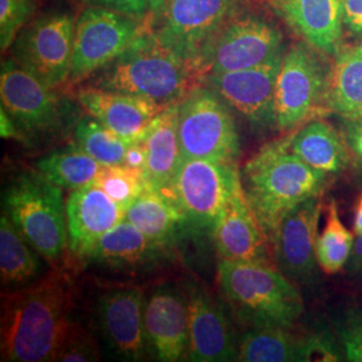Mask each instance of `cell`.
Masks as SVG:
<instances>
[{
	"label": "cell",
	"mask_w": 362,
	"mask_h": 362,
	"mask_svg": "<svg viewBox=\"0 0 362 362\" xmlns=\"http://www.w3.org/2000/svg\"><path fill=\"white\" fill-rule=\"evenodd\" d=\"M74 288L55 266L42 278L1 296V361H55L73 322Z\"/></svg>",
	"instance_id": "1"
},
{
	"label": "cell",
	"mask_w": 362,
	"mask_h": 362,
	"mask_svg": "<svg viewBox=\"0 0 362 362\" xmlns=\"http://www.w3.org/2000/svg\"><path fill=\"white\" fill-rule=\"evenodd\" d=\"M247 202L272 247L286 215L305 200L321 196L327 175L311 168L288 148V134L264 145L240 170Z\"/></svg>",
	"instance_id": "2"
},
{
	"label": "cell",
	"mask_w": 362,
	"mask_h": 362,
	"mask_svg": "<svg viewBox=\"0 0 362 362\" xmlns=\"http://www.w3.org/2000/svg\"><path fill=\"white\" fill-rule=\"evenodd\" d=\"M199 78L192 66L146 30L115 61L94 73L88 86L168 106L181 101Z\"/></svg>",
	"instance_id": "3"
},
{
	"label": "cell",
	"mask_w": 362,
	"mask_h": 362,
	"mask_svg": "<svg viewBox=\"0 0 362 362\" xmlns=\"http://www.w3.org/2000/svg\"><path fill=\"white\" fill-rule=\"evenodd\" d=\"M218 284L248 327L293 329L305 311L297 286L272 262L220 259Z\"/></svg>",
	"instance_id": "4"
},
{
	"label": "cell",
	"mask_w": 362,
	"mask_h": 362,
	"mask_svg": "<svg viewBox=\"0 0 362 362\" xmlns=\"http://www.w3.org/2000/svg\"><path fill=\"white\" fill-rule=\"evenodd\" d=\"M3 211L42 258L59 266L69 250L62 188L38 170L22 172L4 189Z\"/></svg>",
	"instance_id": "5"
},
{
	"label": "cell",
	"mask_w": 362,
	"mask_h": 362,
	"mask_svg": "<svg viewBox=\"0 0 362 362\" xmlns=\"http://www.w3.org/2000/svg\"><path fill=\"white\" fill-rule=\"evenodd\" d=\"M330 71L326 54L305 40L286 50L275 88L276 129L290 132L332 113Z\"/></svg>",
	"instance_id": "6"
},
{
	"label": "cell",
	"mask_w": 362,
	"mask_h": 362,
	"mask_svg": "<svg viewBox=\"0 0 362 362\" xmlns=\"http://www.w3.org/2000/svg\"><path fill=\"white\" fill-rule=\"evenodd\" d=\"M177 129L184 160L238 163L240 139L235 119L228 105L206 83L194 85L179 103Z\"/></svg>",
	"instance_id": "7"
},
{
	"label": "cell",
	"mask_w": 362,
	"mask_h": 362,
	"mask_svg": "<svg viewBox=\"0 0 362 362\" xmlns=\"http://www.w3.org/2000/svg\"><path fill=\"white\" fill-rule=\"evenodd\" d=\"M242 0H169L153 25L168 49L194 67H200L211 45L224 26L240 13Z\"/></svg>",
	"instance_id": "8"
},
{
	"label": "cell",
	"mask_w": 362,
	"mask_h": 362,
	"mask_svg": "<svg viewBox=\"0 0 362 362\" xmlns=\"http://www.w3.org/2000/svg\"><path fill=\"white\" fill-rule=\"evenodd\" d=\"M240 181V170L236 164L185 158L170 185L161 191L176 202L188 220L189 228L212 235Z\"/></svg>",
	"instance_id": "9"
},
{
	"label": "cell",
	"mask_w": 362,
	"mask_h": 362,
	"mask_svg": "<svg viewBox=\"0 0 362 362\" xmlns=\"http://www.w3.org/2000/svg\"><path fill=\"white\" fill-rule=\"evenodd\" d=\"M77 18L52 11L30 21L13 40L10 52L16 64L50 88L69 82Z\"/></svg>",
	"instance_id": "10"
},
{
	"label": "cell",
	"mask_w": 362,
	"mask_h": 362,
	"mask_svg": "<svg viewBox=\"0 0 362 362\" xmlns=\"http://www.w3.org/2000/svg\"><path fill=\"white\" fill-rule=\"evenodd\" d=\"M148 25L125 13L89 6L77 18L70 77L67 83H78L109 65L136 39Z\"/></svg>",
	"instance_id": "11"
},
{
	"label": "cell",
	"mask_w": 362,
	"mask_h": 362,
	"mask_svg": "<svg viewBox=\"0 0 362 362\" xmlns=\"http://www.w3.org/2000/svg\"><path fill=\"white\" fill-rule=\"evenodd\" d=\"M279 27L262 15L238 13L214 40L200 67L202 78L267 65L285 54Z\"/></svg>",
	"instance_id": "12"
},
{
	"label": "cell",
	"mask_w": 362,
	"mask_h": 362,
	"mask_svg": "<svg viewBox=\"0 0 362 362\" xmlns=\"http://www.w3.org/2000/svg\"><path fill=\"white\" fill-rule=\"evenodd\" d=\"M0 97L25 141L61 129L67 118L65 100L13 58L1 62Z\"/></svg>",
	"instance_id": "13"
},
{
	"label": "cell",
	"mask_w": 362,
	"mask_h": 362,
	"mask_svg": "<svg viewBox=\"0 0 362 362\" xmlns=\"http://www.w3.org/2000/svg\"><path fill=\"white\" fill-rule=\"evenodd\" d=\"M282 58L284 55L267 65L246 70L211 73L202 78V81L230 109L243 117L251 128H276L275 88Z\"/></svg>",
	"instance_id": "14"
},
{
	"label": "cell",
	"mask_w": 362,
	"mask_h": 362,
	"mask_svg": "<svg viewBox=\"0 0 362 362\" xmlns=\"http://www.w3.org/2000/svg\"><path fill=\"white\" fill-rule=\"evenodd\" d=\"M321 211V196L298 204L281 221L272 240L276 267L293 282L308 285L315 275Z\"/></svg>",
	"instance_id": "15"
},
{
	"label": "cell",
	"mask_w": 362,
	"mask_h": 362,
	"mask_svg": "<svg viewBox=\"0 0 362 362\" xmlns=\"http://www.w3.org/2000/svg\"><path fill=\"white\" fill-rule=\"evenodd\" d=\"M188 306L187 360L194 362L238 361L239 337L219 303L202 287H191Z\"/></svg>",
	"instance_id": "16"
},
{
	"label": "cell",
	"mask_w": 362,
	"mask_h": 362,
	"mask_svg": "<svg viewBox=\"0 0 362 362\" xmlns=\"http://www.w3.org/2000/svg\"><path fill=\"white\" fill-rule=\"evenodd\" d=\"M145 297L140 287L106 291L97 305V318L105 342L118 358L143 361L149 354L144 329Z\"/></svg>",
	"instance_id": "17"
},
{
	"label": "cell",
	"mask_w": 362,
	"mask_h": 362,
	"mask_svg": "<svg viewBox=\"0 0 362 362\" xmlns=\"http://www.w3.org/2000/svg\"><path fill=\"white\" fill-rule=\"evenodd\" d=\"M144 329L149 354L163 362L187 360V298L173 286L155 288L144 305Z\"/></svg>",
	"instance_id": "18"
},
{
	"label": "cell",
	"mask_w": 362,
	"mask_h": 362,
	"mask_svg": "<svg viewBox=\"0 0 362 362\" xmlns=\"http://www.w3.org/2000/svg\"><path fill=\"white\" fill-rule=\"evenodd\" d=\"M125 216L127 211L94 184L71 191L66 199L69 250L77 258H90L101 238Z\"/></svg>",
	"instance_id": "19"
},
{
	"label": "cell",
	"mask_w": 362,
	"mask_h": 362,
	"mask_svg": "<svg viewBox=\"0 0 362 362\" xmlns=\"http://www.w3.org/2000/svg\"><path fill=\"white\" fill-rule=\"evenodd\" d=\"M334 346L322 336L298 337L286 327H248L239 337L238 361H337Z\"/></svg>",
	"instance_id": "20"
},
{
	"label": "cell",
	"mask_w": 362,
	"mask_h": 362,
	"mask_svg": "<svg viewBox=\"0 0 362 362\" xmlns=\"http://www.w3.org/2000/svg\"><path fill=\"white\" fill-rule=\"evenodd\" d=\"M77 100L89 116L129 143H139L152 121L167 107L139 95L91 86L79 89Z\"/></svg>",
	"instance_id": "21"
},
{
	"label": "cell",
	"mask_w": 362,
	"mask_h": 362,
	"mask_svg": "<svg viewBox=\"0 0 362 362\" xmlns=\"http://www.w3.org/2000/svg\"><path fill=\"white\" fill-rule=\"evenodd\" d=\"M220 259L233 262H272L270 246L247 202L242 181L233 189L212 233Z\"/></svg>",
	"instance_id": "22"
},
{
	"label": "cell",
	"mask_w": 362,
	"mask_h": 362,
	"mask_svg": "<svg viewBox=\"0 0 362 362\" xmlns=\"http://www.w3.org/2000/svg\"><path fill=\"white\" fill-rule=\"evenodd\" d=\"M302 40L326 55L342 46L345 27L339 0H263Z\"/></svg>",
	"instance_id": "23"
},
{
	"label": "cell",
	"mask_w": 362,
	"mask_h": 362,
	"mask_svg": "<svg viewBox=\"0 0 362 362\" xmlns=\"http://www.w3.org/2000/svg\"><path fill=\"white\" fill-rule=\"evenodd\" d=\"M179 103L169 105L156 117L139 141L146 151L143 175L151 189L168 188L184 161L177 129Z\"/></svg>",
	"instance_id": "24"
},
{
	"label": "cell",
	"mask_w": 362,
	"mask_h": 362,
	"mask_svg": "<svg viewBox=\"0 0 362 362\" xmlns=\"http://www.w3.org/2000/svg\"><path fill=\"white\" fill-rule=\"evenodd\" d=\"M288 148L311 168L325 175H339L349 164L350 148L345 134L322 118L303 124L288 133Z\"/></svg>",
	"instance_id": "25"
},
{
	"label": "cell",
	"mask_w": 362,
	"mask_h": 362,
	"mask_svg": "<svg viewBox=\"0 0 362 362\" xmlns=\"http://www.w3.org/2000/svg\"><path fill=\"white\" fill-rule=\"evenodd\" d=\"M125 219L164 248L170 246L185 228H189L188 220L176 202L165 192L151 188H146L134 200Z\"/></svg>",
	"instance_id": "26"
},
{
	"label": "cell",
	"mask_w": 362,
	"mask_h": 362,
	"mask_svg": "<svg viewBox=\"0 0 362 362\" xmlns=\"http://www.w3.org/2000/svg\"><path fill=\"white\" fill-rule=\"evenodd\" d=\"M163 250L167 248L153 243L140 228L125 219L105 233L89 260L109 269L128 270L156 260Z\"/></svg>",
	"instance_id": "27"
},
{
	"label": "cell",
	"mask_w": 362,
	"mask_h": 362,
	"mask_svg": "<svg viewBox=\"0 0 362 362\" xmlns=\"http://www.w3.org/2000/svg\"><path fill=\"white\" fill-rule=\"evenodd\" d=\"M330 109L344 121L362 117V45L345 46L333 55Z\"/></svg>",
	"instance_id": "28"
},
{
	"label": "cell",
	"mask_w": 362,
	"mask_h": 362,
	"mask_svg": "<svg viewBox=\"0 0 362 362\" xmlns=\"http://www.w3.org/2000/svg\"><path fill=\"white\" fill-rule=\"evenodd\" d=\"M38 252L3 211L0 219V278L1 285L21 287L37 281L42 270Z\"/></svg>",
	"instance_id": "29"
},
{
	"label": "cell",
	"mask_w": 362,
	"mask_h": 362,
	"mask_svg": "<svg viewBox=\"0 0 362 362\" xmlns=\"http://www.w3.org/2000/svg\"><path fill=\"white\" fill-rule=\"evenodd\" d=\"M103 165L76 144L52 152L35 164V169L57 187L76 191L93 184Z\"/></svg>",
	"instance_id": "30"
},
{
	"label": "cell",
	"mask_w": 362,
	"mask_h": 362,
	"mask_svg": "<svg viewBox=\"0 0 362 362\" xmlns=\"http://www.w3.org/2000/svg\"><path fill=\"white\" fill-rule=\"evenodd\" d=\"M354 235L339 218L336 202H330L324 230L317 239V262L325 274L334 275L348 267L356 245Z\"/></svg>",
	"instance_id": "31"
},
{
	"label": "cell",
	"mask_w": 362,
	"mask_h": 362,
	"mask_svg": "<svg viewBox=\"0 0 362 362\" xmlns=\"http://www.w3.org/2000/svg\"><path fill=\"white\" fill-rule=\"evenodd\" d=\"M74 144L101 165H117L124 164V157L132 143L88 115L76 125Z\"/></svg>",
	"instance_id": "32"
},
{
	"label": "cell",
	"mask_w": 362,
	"mask_h": 362,
	"mask_svg": "<svg viewBox=\"0 0 362 362\" xmlns=\"http://www.w3.org/2000/svg\"><path fill=\"white\" fill-rule=\"evenodd\" d=\"M93 184L109 194L125 211L148 188L143 172L124 164L103 165Z\"/></svg>",
	"instance_id": "33"
},
{
	"label": "cell",
	"mask_w": 362,
	"mask_h": 362,
	"mask_svg": "<svg viewBox=\"0 0 362 362\" xmlns=\"http://www.w3.org/2000/svg\"><path fill=\"white\" fill-rule=\"evenodd\" d=\"M35 0H0V47L8 52L16 35L30 22Z\"/></svg>",
	"instance_id": "34"
},
{
	"label": "cell",
	"mask_w": 362,
	"mask_h": 362,
	"mask_svg": "<svg viewBox=\"0 0 362 362\" xmlns=\"http://www.w3.org/2000/svg\"><path fill=\"white\" fill-rule=\"evenodd\" d=\"M100 360V350L90 333L79 325H71L55 361L94 362Z\"/></svg>",
	"instance_id": "35"
},
{
	"label": "cell",
	"mask_w": 362,
	"mask_h": 362,
	"mask_svg": "<svg viewBox=\"0 0 362 362\" xmlns=\"http://www.w3.org/2000/svg\"><path fill=\"white\" fill-rule=\"evenodd\" d=\"M338 337L346 360L362 362V309L350 311L342 320Z\"/></svg>",
	"instance_id": "36"
},
{
	"label": "cell",
	"mask_w": 362,
	"mask_h": 362,
	"mask_svg": "<svg viewBox=\"0 0 362 362\" xmlns=\"http://www.w3.org/2000/svg\"><path fill=\"white\" fill-rule=\"evenodd\" d=\"M89 6L104 7L113 11L125 13L130 18L145 22L148 25V0H83Z\"/></svg>",
	"instance_id": "37"
},
{
	"label": "cell",
	"mask_w": 362,
	"mask_h": 362,
	"mask_svg": "<svg viewBox=\"0 0 362 362\" xmlns=\"http://www.w3.org/2000/svg\"><path fill=\"white\" fill-rule=\"evenodd\" d=\"M345 31L362 38V0H339Z\"/></svg>",
	"instance_id": "38"
},
{
	"label": "cell",
	"mask_w": 362,
	"mask_h": 362,
	"mask_svg": "<svg viewBox=\"0 0 362 362\" xmlns=\"http://www.w3.org/2000/svg\"><path fill=\"white\" fill-rule=\"evenodd\" d=\"M344 134L350 151L362 164V117L344 121Z\"/></svg>",
	"instance_id": "39"
},
{
	"label": "cell",
	"mask_w": 362,
	"mask_h": 362,
	"mask_svg": "<svg viewBox=\"0 0 362 362\" xmlns=\"http://www.w3.org/2000/svg\"><path fill=\"white\" fill-rule=\"evenodd\" d=\"M146 164V151L141 143H132L124 157V165L144 172Z\"/></svg>",
	"instance_id": "40"
},
{
	"label": "cell",
	"mask_w": 362,
	"mask_h": 362,
	"mask_svg": "<svg viewBox=\"0 0 362 362\" xmlns=\"http://www.w3.org/2000/svg\"><path fill=\"white\" fill-rule=\"evenodd\" d=\"M349 276L362 282V235L357 236L354 250L348 263Z\"/></svg>",
	"instance_id": "41"
},
{
	"label": "cell",
	"mask_w": 362,
	"mask_h": 362,
	"mask_svg": "<svg viewBox=\"0 0 362 362\" xmlns=\"http://www.w3.org/2000/svg\"><path fill=\"white\" fill-rule=\"evenodd\" d=\"M0 132L3 139H13L18 141H25L22 133L16 128L11 117L7 115V112L3 107L0 109Z\"/></svg>",
	"instance_id": "42"
},
{
	"label": "cell",
	"mask_w": 362,
	"mask_h": 362,
	"mask_svg": "<svg viewBox=\"0 0 362 362\" xmlns=\"http://www.w3.org/2000/svg\"><path fill=\"white\" fill-rule=\"evenodd\" d=\"M169 0H148V25H155Z\"/></svg>",
	"instance_id": "43"
},
{
	"label": "cell",
	"mask_w": 362,
	"mask_h": 362,
	"mask_svg": "<svg viewBox=\"0 0 362 362\" xmlns=\"http://www.w3.org/2000/svg\"><path fill=\"white\" fill-rule=\"evenodd\" d=\"M353 231L356 233V236H360V235H362V196L361 199L358 200V203H357V207H356Z\"/></svg>",
	"instance_id": "44"
}]
</instances>
